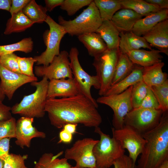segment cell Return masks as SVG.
Returning a JSON list of instances; mask_svg holds the SVG:
<instances>
[{
    "instance_id": "1",
    "label": "cell",
    "mask_w": 168,
    "mask_h": 168,
    "mask_svg": "<svg viewBox=\"0 0 168 168\" xmlns=\"http://www.w3.org/2000/svg\"><path fill=\"white\" fill-rule=\"evenodd\" d=\"M97 108L85 96L79 94L68 97L48 99L45 110L51 124L58 128L68 124L95 128L102 122Z\"/></svg>"
},
{
    "instance_id": "2",
    "label": "cell",
    "mask_w": 168,
    "mask_h": 168,
    "mask_svg": "<svg viewBox=\"0 0 168 168\" xmlns=\"http://www.w3.org/2000/svg\"><path fill=\"white\" fill-rule=\"evenodd\" d=\"M142 135L147 142L136 168H159L168 160V111L156 127Z\"/></svg>"
},
{
    "instance_id": "3",
    "label": "cell",
    "mask_w": 168,
    "mask_h": 168,
    "mask_svg": "<svg viewBox=\"0 0 168 168\" xmlns=\"http://www.w3.org/2000/svg\"><path fill=\"white\" fill-rule=\"evenodd\" d=\"M49 82L48 78L44 77L40 81L31 83V85L36 87L35 91L25 96L19 103L11 107L12 113L34 119L43 117L46 113L45 107L48 99Z\"/></svg>"
},
{
    "instance_id": "4",
    "label": "cell",
    "mask_w": 168,
    "mask_h": 168,
    "mask_svg": "<svg viewBox=\"0 0 168 168\" xmlns=\"http://www.w3.org/2000/svg\"><path fill=\"white\" fill-rule=\"evenodd\" d=\"M58 24L66 34L71 36H79L95 32L103 21L94 1L74 19L66 20L62 16L58 17Z\"/></svg>"
},
{
    "instance_id": "5",
    "label": "cell",
    "mask_w": 168,
    "mask_h": 168,
    "mask_svg": "<svg viewBox=\"0 0 168 168\" xmlns=\"http://www.w3.org/2000/svg\"><path fill=\"white\" fill-rule=\"evenodd\" d=\"M94 132L100 136L93 149L96 168H109L116 160L125 154V149L118 140L103 133L99 127L95 128Z\"/></svg>"
},
{
    "instance_id": "6",
    "label": "cell",
    "mask_w": 168,
    "mask_h": 168,
    "mask_svg": "<svg viewBox=\"0 0 168 168\" xmlns=\"http://www.w3.org/2000/svg\"><path fill=\"white\" fill-rule=\"evenodd\" d=\"M120 53L119 48L107 49L94 57L92 64L100 84L98 94L104 95L112 85V80Z\"/></svg>"
},
{
    "instance_id": "7",
    "label": "cell",
    "mask_w": 168,
    "mask_h": 168,
    "mask_svg": "<svg viewBox=\"0 0 168 168\" xmlns=\"http://www.w3.org/2000/svg\"><path fill=\"white\" fill-rule=\"evenodd\" d=\"M44 22L49 28L43 36L46 49L40 55L34 58L37 65L47 66L55 56L59 54L60 42L66 33L63 28L50 16L48 15Z\"/></svg>"
},
{
    "instance_id": "8",
    "label": "cell",
    "mask_w": 168,
    "mask_h": 168,
    "mask_svg": "<svg viewBox=\"0 0 168 168\" xmlns=\"http://www.w3.org/2000/svg\"><path fill=\"white\" fill-rule=\"evenodd\" d=\"M68 53L73 78L77 85L80 93L85 96L98 107L96 100L92 97L91 89L93 86L96 89H100V84L98 77L96 75H89L82 68L78 59L79 51L76 48H72Z\"/></svg>"
},
{
    "instance_id": "9",
    "label": "cell",
    "mask_w": 168,
    "mask_h": 168,
    "mask_svg": "<svg viewBox=\"0 0 168 168\" xmlns=\"http://www.w3.org/2000/svg\"><path fill=\"white\" fill-rule=\"evenodd\" d=\"M163 113L161 109L133 108L125 117L124 124L130 126L142 134L159 124Z\"/></svg>"
},
{
    "instance_id": "10",
    "label": "cell",
    "mask_w": 168,
    "mask_h": 168,
    "mask_svg": "<svg viewBox=\"0 0 168 168\" xmlns=\"http://www.w3.org/2000/svg\"><path fill=\"white\" fill-rule=\"evenodd\" d=\"M132 87L131 86L120 94L100 96L96 100L97 103L107 105L113 110L112 123L115 129L123 127L125 117L133 109L131 100Z\"/></svg>"
},
{
    "instance_id": "11",
    "label": "cell",
    "mask_w": 168,
    "mask_h": 168,
    "mask_svg": "<svg viewBox=\"0 0 168 168\" xmlns=\"http://www.w3.org/2000/svg\"><path fill=\"white\" fill-rule=\"evenodd\" d=\"M98 141L91 138L79 139L71 147L66 149L64 158L75 161L73 168H96L93 149Z\"/></svg>"
},
{
    "instance_id": "12",
    "label": "cell",
    "mask_w": 168,
    "mask_h": 168,
    "mask_svg": "<svg viewBox=\"0 0 168 168\" xmlns=\"http://www.w3.org/2000/svg\"><path fill=\"white\" fill-rule=\"evenodd\" d=\"M113 137L118 140L124 149L128 150L129 157L135 164L142 153L147 140L142 134L130 126L124 125L119 129L112 128Z\"/></svg>"
},
{
    "instance_id": "13",
    "label": "cell",
    "mask_w": 168,
    "mask_h": 168,
    "mask_svg": "<svg viewBox=\"0 0 168 168\" xmlns=\"http://www.w3.org/2000/svg\"><path fill=\"white\" fill-rule=\"evenodd\" d=\"M68 54L66 50L61 51L48 66H35V73L37 77H45L49 80L73 78Z\"/></svg>"
},
{
    "instance_id": "14",
    "label": "cell",
    "mask_w": 168,
    "mask_h": 168,
    "mask_svg": "<svg viewBox=\"0 0 168 168\" xmlns=\"http://www.w3.org/2000/svg\"><path fill=\"white\" fill-rule=\"evenodd\" d=\"M0 88L5 96L11 100L16 91L22 85L37 81L35 77H30L10 71L0 63Z\"/></svg>"
},
{
    "instance_id": "15",
    "label": "cell",
    "mask_w": 168,
    "mask_h": 168,
    "mask_svg": "<svg viewBox=\"0 0 168 168\" xmlns=\"http://www.w3.org/2000/svg\"><path fill=\"white\" fill-rule=\"evenodd\" d=\"M34 119L21 117L16 121V144L22 148L30 147L31 140L34 138H44L46 134L39 131L33 125Z\"/></svg>"
},
{
    "instance_id": "16",
    "label": "cell",
    "mask_w": 168,
    "mask_h": 168,
    "mask_svg": "<svg viewBox=\"0 0 168 168\" xmlns=\"http://www.w3.org/2000/svg\"><path fill=\"white\" fill-rule=\"evenodd\" d=\"M79 94H80L79 89L73 78L49 80L47 93L48 99L57 97H70Z\"/></svg>"
},
{
    "instance_id": "17",
    "label": "cell",
    "mask_w": 168,
    "mask_h": 168,
    "mask_svg": "<svg viewBox=\"0 0 168 168\" xmlns=\"http://www.w3.org/2000/svg\"><path fill=\"white\" fill-rule=\"evenodd\" d=\"M143 36L152 47L168 55V19L159 23Z\"/></svg>"
},
{
    "instance_id": "18",
    "label": "cell",
    "mask_w": 168,
    "mask_h": 168,
    "mask_svg": "<svg viewBox=\"0 0 168 168\" xmlns=\"http://www.w3.org/2000/svg\"><path fill=\"white\" fill-rule=\"evenodd\" d=\"M168 19V9L153 12L138 20L132 31L139 36H143L160 22Z\"/></svg>"
},
{
    "instance_id": "19",
    "label": "cell",
    "mask_w": 168,
    "mask_h": 168,
    "mask_svg": "<svg viewBox=\"0 0 168 168\" xmlns=\"http://www.w3.org/2000/svg\"><path fill=\"white\" fill-rule=\"evenodd\" d=\"M143 16L130 9L122 8L112 17L111 21L120 32L132 31L136 22Z\"/></svg>"
},
{
    "instance_id": "20",
    "label": "cell",
    "mask_w": 168,
    "mask_h": 168,
    "mask_svg": "<svg viewBox=\"0 0 168 168\" xmlns=\"http://www.w3.org/2000/svg\"><path fill=\"white\" fill-rule=\"evenodd\" d=\"M159 50L138 49L130 51L126 54L133 64L143 68L162 62L163 56Z\"/></svg>"
},
{
    "instance_id": "21",
    "label": "cell",
    "mask_w": 168,
    "mask_h": 168,
    "mask_svg": "<svg viewBox=\"0 0 168 168\" xmlns=\"http://www.w3.org/2000/svg\"><path fill=\"white\" fill-rule=\"evenodd\" d=\"M119 49L120 52L126 54L128 52L141 48L151 50L152 47L143 36H139L132 31L120 32Z\"/></svg>"
},
{
    "instance_id": "22",
    "label": "cell",
    "mask_w": 168,
    "mask_h": 168,
    "mask_svg": "<svg viewBox=\"0 0 168 168\" xmlns=\"http://www.w3.org/2000/svg\"><path fill=\"white\" fill-rule=\"evenodd\" d=\"M143 68L142 66L135 64L131 72L119 82L112 85L104 96L120 94L136 83L142 81Z\"/></svg>"
},
{
    "instance_id": "23",
    "label": "cell",
    "mask_w": 168,
    "mask_h": 168,
    "mask_svg": "<svg viewBox=\"0 0 168 168\" xmlns=\"http://www.w3.org/2000/svg\"><path fill=\"white\" fill-rule=\"evenodd\" d=\"M95 32L105 42L107 49L119 48L120 32L110 21H103Z\"/></svg>"
},
{
    "instance_id": "24",
    "label": "cell",
    "mask_w": 168,
    "mask_h": 168,
    "mask_svg": "<svg viewBox=\"0 0 168 168\" xmlns=\"http://www.w3.org/2000/svg\"><path fill=\"white\" fill-rule=\"evenodd\" d=\"M165 63H159L144 68L142 72L143 81L149 87L161 84L168 79V74L162 71Z\"/></svg>"
},
{
    "instance_id": "25",
    "label": "cell",
    "mask_w": 168,
    "mask_h": 168,
    "mask_svg": "<svg viewBox=\"0 0 168 168\" xmlns=\"http://www.w3.org/2000/svg\"><path fill=\"white\" fill-rule=\"evenodd\" d=\"M77 37L87 49L89 54L94 58L107 49L105 42L96 32L86 33Z\"/></svg>"
},
{
    "instance_id": "26",
    "label": "cell",
    "mask_w": 168,
    "mask_h": 168,
    "mask_svg": "<svg viewBox=\"0 0 168 168\" xmlns=\"http://www.w3.org/2000/svg\"><path fill=\"white\" fill-rule=\"evenodd\" d=\"M63 153V151L54 155L52 153L43 154L36 162L34 168H73L64 157L59 158Z\"/></svg>"
},
{
    "instance_id": "27",
    "label": "cell",
    "mask_w": 168,
    "mask_h": 168,
    "mask_svg": "<svg viewBox=\"0 0 168 168\" xmlns=\"http://www.w3.org/2000/svg\"><path fill=\"white\" fill-rule=\"evenodd\" d=\"M34 24L21 11L11 15L7 22L4 33L6 35L24 31Z\"/></svg>"
},
{
    "instance_id": "28",
    "label": "cell",
    "mask_w": 168,
    "mask_h": 168,
    "mask_svg": "<svg viewBox=\"0 0 168 168\" xmlns=\"http://www.w3.org/2000/svg\"><path fill=\"white\" fill-rule=\"evenodd\" d=\"M134 66L135 64L126 54L120 52L112 80V85L119 82L129 75L133 69Z\"/></svg>"
},
{
    "instance_id": "29",
    "label": "cell",
    "mask_w": 168,
    "mask_h": 168,
    "mask_svg": "<svg viewBox=\"0 0 168 168\" xmlns=\"http://www.w3.org/2000/svg\"><path fill=\"white\" fill-rule=\"evenodd\" d=\"M102 21H111L114 15L123 8L120 0H94Z\"/></svg>"
},
{
    "instance_id": "30",
    "label": "cell",
    "mask_w": 168,
    "mask_h": 168,
    "mask_svg": "<svg viewBox=\"0 0 168 168\" xmlns=\"http://www.w3.org/2000/svg\"><path fill=\"white\" fill-rule=\"evenodd\" d=\"M22 12L34 23H43L48 16L45 7L37 4L34 0H30L22 9Z\"/></svg>"
},
{
    "instance_id": "31",
    "label": "cell",
    "mask_w": 168,
    "mask_h": 168,
    "mask_svg": "<svg viewBox=\"0 0 168 168\" xmlns=\"http://www.w3.org/2000/svg\"><path fill=\"white\" fill-rule=\"evenodd\" d=\"M123 8L130 9L142 16L161 10L144 0H120Z\"/></svg>"
},
{
    "instance_id": "32",
    "label": "cell",
    "mask_w": 168,
    "mask_h": 168,
    "mask_svg": "<svg viewBox=\"0 0 168 168\" xmlns=\"http://www.w3.org/2000/svg\"><path fill=\"white\" fill-rule=\"evenodd\" d=\"M33 42L31 37L25 38L14 44L0 45V56L21 51L26 53L31 52L33 49Z\"/></svg>"
},
{
    "instance_id": "33",
    "label": "cell",
    "mask_w": 168,
    "mask_h": 168,
    "mask_svg": "<svg viewBox=\"0 0 168 168\" xmlns=\"http://www.w3.org/2000/svg\"><path fill=\"white\" fill-rule=\"evenodd\" d=\"M163 112L168 111V79L161 85L150 87Z\"/></svg>"
},
{
    "instance_id": "34",
    "label": "cell",
    "mask_w": 168,
    "mask_h": 168,
    "mask_svg": "<svg viewBox=\"0 0 168 168\" xmlns=\"http://www.w3.org/2000/svg\"><path fill=\"white\" fill-rule=\"evenodd\" d=\"M148 87L143 81L138 82L133 86L131 100L133 108L140 107L147 94Z\"/></svg>"
},
{
    "instance_id": "35",
    "label": "cell",
    "mask_w": 168,
    "mask_h": 168,
    "mask_svg": "<svg viewBox=\"0 0 168 168\" xmlns=\"http://www.w3.org/2000/svg\"><path fill=\"white\" fill-rule=\"evenodd\" d=\"M92 0H64L60 6V8L66 11L68 15H74L83 7L88 6Z\"/></svg>"
},
{
    "instance_id": "36",
    "label": "cell",
    "mask_w": 168,
    "mask_h": 168,
    "mask_svg": "<svg viewBox=\"0 0 168 168\" xmlns=\"http://www.w3.org/2000/svg\"><path fill=\"white\" fill-rule=\"evenodd\" d=\"M28 155L9 153L2 160L3 168H28L25 164V161Z\"/></svg>"
},
{
    "instance_id": "37",
    "label": "cell",
    "mask_w": 168,
    "mask_h": 168,
    "mask_svg": "<svg viewBox=\"0 0 168 168\" xmlns=\"http://www.w3.org/2000/svg\"><path fill=\"white\" fill-rule=\"evenodd\" d=\"M16 121L13 117L6 120L0 121V140L6 138H16Z\"/></svg>"
},
{
    "instance_id": "38",
    "label": "cell",
    "mask_w": 168,
    "mask_h": 168,
    "mask_svg": "<svg viewBox=\"0 0 168 168\" xmlns=\"http://www.w3.org/2000/svg\"><path fill=\"white\" fill-rule=\"evenodd\" d=\"M17 57V56L14 53L0 56V63L10 71L22 74L19 67Z\"/></svg>"
},
{
    "instance_id": "39",
    "label": "cell",
    "mask_w": 168,
    "mask_h": 168,
    "mask_svg": "<svg viewBox=\"0 0 168 168\" xmlns=\"http://www.w3.org/2000/svg\"><path fill=\"white\" fill-rule=\"evenodd\" d=\"M17 61L22 74L30 77L35 76L33 71V65L35 63L34 58L21 57L17 56Z\"/></svg>"
},
{
    "instance_id": "40",
    "label": "cell",
    "mask_w": 168,
    "mask_h": 168,
    "mask_svg": "<svg viewBox=\"0 0 168 168\" xmlns=\"http://www.w3.org/2000/svg\"><path fill=\"white\" fill-rule=\"evenodd\" d=\"M139 107L160 109L157 100L150 87L148 86L147 94Z\"/></svg>"
},
{
    "instance_id": "41",
    "label": "cell",
    "mask_w": 168,
    "mask_h": 168,
    "mask_svg": "<svg viewBox=\"0 0 168 168\" xmlns=\"http://www.w3.org/2000/svg\"><path fill=\"white\" fill-rule=\"evenodd\" d=\"M113 165L114 168H136V166L129 156L125 154L116 160Z\"/></svg>"
},
{
    "instance_id": "42",
    "label": "cell",
    "mask_w": 168,
    "mask_h": 168,
    "mask_svg": "<svg viewBox=\"0 0 168 168\" xmlns=\"http://www.w3.org/2000/svg\"><path fill=\"white\" fill-rule=\"evenodd\" d=\"M30 0H12L9 12L11 15L21 11L30 1Z\"/></svg>"
},
{
    "instance_id": "43",
    "label": "cell",
    "mask_w": 168,
    "mask_h": 168,
    "mask_svg": "<svg viewBox=\"0 0 168 168\" xmlns=\"http://www.w3.org/2000/svg\"><path fill=\"white\" fill-rule=\"evenodd\" d=\"M10 141L7 138L0 140V159L2 160L9 154Z\"/></svg>"
},
{
    "instance_id": "44",
    "label": "cell",
    "mask_w": 168,
    "mask_h": 168,
    "mask_svg": "<svg viewBox=\"0 0 168 168\" xmlns=\"http://www.w3.org/2000/svg\"><path fill=\"white\" fill-rule=\"evenodd\" d=\"M11 107L0 101V121L6 120L12 117Z\"/></svg>"
},
{
    "instance_id": "45",
    "label": "cell",
    "mask_w": 168,
    "mask_h": 168,
    "mask_svg": "<svg viewBox=\"0 0 168 168\" xmlns=\"http://www.w3.org/2000/svg\"><path fill=\"white\" fill-rule=\"evenodd\" d=\"M72 135L63 129L59 133V140L58 143H70L72 139Z\"/></svg>"
},
{
    "instance_id": "46",
    "label": "cell",
    "mask_w": 168,
    "mask_h": 168,
    "mask_svg": "<svg viewBox=\"0 0 168 168\" xmlns=\"http://www.w3.org/2000/svg\"><path fill=\"white\" fill-rule=\"evenodd\" d=\"M64 0H45V7L47 12H51L55 7L60 6Z\"/></svg>"
},
{
    "instance_id": "47",
    "label": "cell",
    "mask_w": 168,
    "mask_h": 168,
    "mask_svg": "<svg viewBox=\"0 0 168 168\" xmlns=\"http://www.w3.org/2000/svg\"><path fill=\"white\" fill-rule=\"evenodd\" d=\"M147 3L152 4L161 9H168V0H145Z\"/></svg>"
},
{
    "instance_id": "48",
    "label": "cell",
    "mask_w": 168,
    "mask_h": 168,
    "mask_svg": "<svg viewBox=\"0 0 168 168\" xmlns=\"http://www.w3.org/2000/svg\"><path fill=\"white\" fill-rule=\"evenodd\" d=\"M12 0H0V9L9 12Z\"/></svg>"
},
{
    "instance_id": "49",
    "label": "cell",
    "mask_w": 168,
    "mask_h": 168,
    "mask_svg": "<svg viewBox=\"0 0 168 168\" xmlns=\"http://www.w3.org/2000/svg\"><path fill=\"white\" fill-rule=\"evenodd\" d=\"M77 125L75 124H68L65 125L63 128L73 134L76 132V128Z\"/></svg>"
},
{
    "instance_id": "50",
    "label": "cell",
    "mask_w": 168,
    "mask_h": 168,
    "mask_svg": "<svg viewBox=\"0 0 168 168\" xmlns=\"http://www.w3.org/2000/svg\"><path fill=\"white\" fill-rule=\"evenodd\" d=\"M159 168H168V160L163 162L159 167Z\"/></svg>"
},
{
    "instance_id": "51",
    "label": "cell",
    "mask_w": 168,
    "mask_h": 168,
    "mask_svg": "<svg viewBox=\"0 0 168 168\" xmlns=\"http://www.w3.org/2000/svg\"><path fill=\"white\" fill-rule=\"evenodd\" d=\"M5 96L0 88V101L2 102L4 100Z\"/></svg>"
},
{
    "instance_id": "52",
    "label": "cell",
    "mask_w": 168,
    "mask_h": 168,
    "mask_svg": "<svg viewBox=\"0 0 168 168\" xmlns=\"http://www.w3.org/2000/svg\"><path fill=\"white\" fill-rule=\"evenodd\" d=\"M4 162L3 160L0 159V168H3Z\"/></svg>"
},
{
    "instance_id": "53",
    "label": "cell",
    "mask_w": 168,
    "mask_h": 168,
    "mask_svg": "<svg viewBox=\"0 0 168 168\" xmlns=\"http://www.w3.org/2000/svg\"></svg>"
}]
</instances>
